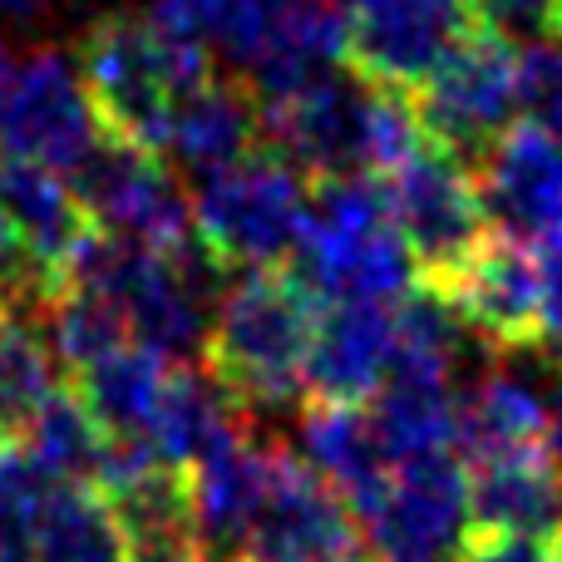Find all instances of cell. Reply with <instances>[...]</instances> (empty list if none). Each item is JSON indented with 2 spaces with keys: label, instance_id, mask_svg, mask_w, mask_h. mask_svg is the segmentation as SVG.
<instances>
[{
  "label": "cell",
  "instance_id": "836d02e7",
  "mask_svg": "<svg viewBox=\"0 0 562 562\" xmlns=\"http://www.w3.org/2000/svg\"><path fill=\"white\" fill-rule=\"evenodd\" d=\"M543 449L553 454V464H558V474H562V385H558V395H553V409H548V435H543Z\"/></svg>",
  "mask_w": 562,
  "mask_h": 562
},
{
  "label": "cell",
  "instance_id": "e0dca14e",
  "mask_svg": "<svg viewBox=\"0 0 562 562\" xmlns=\"http://www.w3.org/2000/svg\"><path fill=\"white\" fill-rule=\"evenodd\" d=\"M474 533L553 543L562 533V474L543 445L469 459Z\"/></svg>",
  "mask_w": 562,
  "mask_h": 562
},
{
  "label": "cell",
  "instance_id": "4316f807",
  "mask_svg": "<svg viewBox=\"0 0 562 562\" xmlns=\"http://www.w3.org/2000/svg\"><path fill=\"white\" fill-rule=\"evenodd\" d=\"M30 454V464L49 479V484H94L99 464H104L109 435L99 429V419L89 415V405L79 400V390L59 385L45 405L30 415V425L15 439Z\"/></svg>",
  "mask_w": 562,
  "mask_h": 562
},
{
  "label": "cell",
  "instance_id": "ba28073f",
  "mask_svg": "<svg viewBox=\"0 0 562 562\" xmlns=\"http://www.w3.org/2000/svg\"><path fill=\"white\" fill-rule=\"evenodd\" d=\"M385 198L425 286L454 277L488 237V213L474 168L459 164L439 144H425L409 164L385 173Z\"/></svg>",
  "mask_w": 562,
  "mask_h": 562
},
{
  "label": "cell",
  "instance_id": "5bb4252c",
  "mask_svg": "<svg viewBox=\"0 0 562 562\" xmlns=\"http://www.w3.org/2000/svg\"><path fill=\"white\" fill-rule=\"evenodd\" d=\"M488 223L518 243H543L562 227V134L518 119L474 164Z\"/></svg>",
  "mask_w": 562,
  "mask_h": 562
},
{
  "label": "cell",
  "instance_id": "7402d4cb",
  "mask_svg": "<svg viewBox=\"0 0 562 562\" xmlns=\"http://www.w3.org/2000/svg\"><path fill=\"white\" fill-rule=\"evenodd\" d=\"M291 10L296 0H148V20L168 40L233 59L243 75L272 55Z\"/></svg>",
  "mask_w": 562,
  "mask_h": 562
},
{
  "label": "cell",
  "instance_id": "7a4b0ae2",
  "mask_svg": "<svg viewBox=\"0 0 562 562\" xmlns=\"http://www.w3.org/2000/svg\"><path fill=\"white\" fill-rule=\"evenodd\" d=\"M291 262H296L291 272L306 281L321 306L336 301L400 306L419 281V267L390 213L385 183L370 173L311 183V213Z\"/></svg>",
  "mask_w": 562,
  "mask_h": 562
},
{
  "label": "cell",
  "instance_id": "44dd1931",
  "mask_svg": "<svg viewBox=\"0 0 562 562\" xmlns=\"http://www.w3.org/2000/svg\"><path fill=\"white\" fill-rule=\"evenodd\" d=\"M296 459L316 479H326L350 508H360L390 474L380 435L360 405L306 400L296 405Z\"/></svg>",
  "mask_w": 562,
  "mask_h": 562
},
{
  "label": "cell",
  "instance_id": "ffe728a7",
  "mask_svg": "<svg viewBox=\"0 0 562 562\" xmlns=\"http://www.w3.org/2000/svg\"><path fill=\"white\" fill-rule=\"evenodd\" d=\"M247 425H252V415H247L243 400H237L213 370L173 366L144 445L154 449L164 464H173L188 474L198 459L213 454V449L227 445L233 435H243Z\"/></svg>",
  "mask_w": 562,
  "mask_h": 562
},
{
  "label": "cell",
  "instance_id": "d590c367",
  "mask_svg": "<svg viewBox=\"0 0 562 562\" xmlns=\"http://www.w3.org/2000/svg\"><path fill=\"white\" fill-rule=\"evenodd\" d=\"M5 69H10V55H5V40H0V79H5Z\"/></svg>",
  "mask_w": 562,
  "mask_h": 562
},
{
  "label": "cell",
  "instance_id": "8d00e7d4",
  "mask_svg": "<svg viewBox=\"0 0 562 562\" xmlns=\"http://www.w3.org/2000/svg\"><path fill=\"white\" fill-rule=\"evenodd\" d=\"M553 562H562V533L553 538Z\"/></svg>",
  "mask_w": 562,
  "mask_h": 562
},
{
  "label": "cell",
  "instance_id": "f35d334b",
  "mask_svg": "<svg viewBox=\"0 0 562 562\" xmlns=\"http://www.w3.org/2000/svg\"><path fill=\"white\" fill-rule=\"evenodd\" d=\"M330 5H346V0H330Z\"/></svg>",
  "mask_w": 562,
  "mask_h": 562
},
{
  "label": "cell",
  "instance_id": "83f0119b",
  "mask_svg": "<svg viewBox=\"0 0 562 562\" xmlns=\"http://www.w3.org/2000/svg\"><path fill=\"white\" fill-rule=\"evenodd\" d=\"M49 494V479L30 464L20 445H0V562H30L35 518Z\"/></svg>",
  "mask_w": 562,
  "mask_h": 562
},
{
  "label": "cell",
  "instance_id": "5b68a950",
  "mask_svg": "<svg viewBox=\"0 0 562 562\" xmlns=\"http://www.w3.org/2000/svg\"><path fill=\"white\" fill-rule=\"evenodd\" d=\"M356 518L375 562H464L474 543L469 469L454 454L395 464Z\"/></svg>",
  "mask_w": 562,
  "mask_h": 562
},
{
  "label": "cell",
  "instance_id": "3957f363",
  "mask_svg": "<svg viewBox=\"0 0 562 562\" xmlns=\"http://www.w3.org/2000/svg\"><path fill=\"white\" fill-rule=\"evenodd\" d=\"M79 75L109 134L164 154L168 119L178 99L213 79V55L168 40L148 15H104L79 40Z\"/></svg>",
  "mask_w": 562,
  "mask_h": 562
},
{
  "label": "cell",
  "instance_id": "484cf974",
  "mask_svg": "<svg viewBox=\"0 0 562 562\" xmlns=\"http://www.w3.org/2000/svg\"><path fill=\"white\" fill-rule=\"evenodd\" d=\"M459 395L454 385L435 380H385L370 400V425L380 435L390 469L409 459L459 454Z\"/></svg>",
  "mask_w": 562,
  "mask_h": 562
},
{
  "label": "cell",
  "instance_id": "74e56055",
  "mask_svg": "<svg viewBox=\"0 0 562 562\" xmlns=\"http://www.w3.org/2000/svg\"><path fill=\"white\" fill-rule=\"evenodd\" d=\"M10 316V301H5V291H0V321H5Z\"/></svg>",
  "mask_w": 562,
  "mask_h": 562
},
{
  "label": "cell",
  "instance_id": "4fadbf2b",
  "mask_svg": "<svg viewBox=\"0 0 562 562\" xmlns=\"http://www.w3.org/2000/svg\"><path fill=\"white\" fill-rule=\"evenodd\" d=\"M286 449L267 445L252 435V425L243 435H233L227 445H217L213 454H203L188 469V498H193V543L203 548L213 562H243L252 528L267 508V494L277 484V464Z\"/></svg>",
  "mask_w": 562,
  "mask_h": 562
},
{
  "label": "cell",
  "instance_id": "ac0fdd59",
  "mask_svg": "<svg viewBox=\"0 0 562 562\" xmlns=\"http://www.w3.org/2000/svg\"><path fill=\"white\" fill-rule=\"evenodd\" d=\"M395 356V306L370 301H336L321 311L316 346H311L306 390L311 400L366 405L380 395Z\"/></svg>",
  "mask_w": 562,
  "mask_h": 562
},
{
  "label": "cell",
  "instance_id": "7c38bea8",
  "mask_svg": "<svg viewBox=\"0 0 562 562\" xmlns=\"http://www.w3.org/2000/svg\"><path fill=\"white\" fill-rule=\"evenodd\" d=\"M243 562H366V533L356 508L286 449Z\"/></svg>",
  "mask_w": 562,
  "mask_h": 562
},
{
  "label": "cell",
  "instance_id": "4dcf8cb0",
  "mask_svg": "<svg viewBox=\"0 0 562 562\" xmlns=\"http://www.w3.org/2000/svg\"><path fill=\"white\" fill-rule=\"evenodd\" d=\"M538 340L562 356V227L538 243Z\"/></svg>",
  "mask_w": 562,
  "mask_h": 562
},
{
  "label": "cell",
  "instance_id": "30bf717a",
  "mask_svg": "<svg viewBox=\"0 0 562 562\" xmlns=\"http://www.w3.org/2000/svg\"><path fill=\"white\" fill-rule=\"evenodd\" d=\"M346 65L360 79L415 94L469 35V0H346Z\"/></svg>",
  "mask_w": 562,
  "mask_h": 562
},
{
  "label": "cell",
  "instance_id": "d6a6232c",
  "mask_svg": "<svg viewBox=\"0 0 562 562\" xmlns=\"http://www.w3.org/2000/svg\"><path fill=\"white\" fill-rule=\"evenodd\" d=\"M134 562H213L198 543H168V548H144Z\"/></svg>",
  "mask_w": 562,
  "mask_h": 562
},
{
  "label": "cell",
  "instance_id": "f546056e",
  "mask_svg": "<svg viewBox=\"0 0 562 562\" xmlns=\"http://www.w3.org/2000/svg\"><path fill=\"white\" fill-rule=\"evenodd\" d=\"M518 75H524V109H528V119L562 134V40H543V45L524 49Z\"/></svg>",
  "mask_w": 562,
  "mask_h": 562
},
{
  "label": "cell",
  "instance_id": "52a82bcc",
  "mask_svg": "<svg viewBox=\"0 0 562 562\" xmlns=\"http://www.w3.org/2000/svg\"><path fill=\"white\" fill-rule=\"evenodd\" d=\"M518 49L494 35H469L425 85L415 89V114L429 144L474 168L524 114V75Z\"/></svg>",
  "mask_w": 562,
  "mask_h": 562
},
{
  "label": "cell",
  "instance_id": "9a60e30c",
  "mask_svg": "<svg viewBox=\"0 0 562 562\" xmlns=\"http://www.w3.org/2000/svg\"><path fill=\"white\" fill-rule=\"evenodd\" d=\"M435 291L488 346L518 350L538 340V257L518 237H484V247Z\"/></svg>",
  "mask_w": 562,
  "mask_h": 562
},
{
  "label": "cell",
  "instance_id": "277c9868",
  "mask_svg": "<svg viewBox=\"0 0 562 562\" xmlns=\"http://www.w3.org/2000/svg\"><path fill=\"white\" fill-rule=\"evenodd\" d=\"M311 213V183L301 168L257 148L243 164L193 183V233L217 267H281L301 243Z\"/></svg>",
  "mask_w": 562,
  "mask_h": 562
},
{
  "label": "cell",
  "instance_id": "d6986e66",
  "mask_svg": "<svg viewBox=\"0 0 562 562\" xmlns=\"http://www.w3.org/2000/svg\"><path fill=\"white\" fill-rule=\"evenodd\" d=\"M257 148H262V109H257L252 85L217 75L178 99L164 138V154L183 173H193V183L217 173V168L243 164Z\"/></svg>",
  "mask_w": 562,
  "mask_h": 562
},
{
  "label": "cell",
  "instance_id": "e575fe53",
  "mask_svg": "<svg viewBox=\"0 0 562 562\" xmlns=\"http://www.w3.org/2000/svg\"><path fill=\"white\" fill-rule=\"evenodd\" d=\"M49 5H55V0H0V15H5V20H25V25H30V20H40Z\"/></svg>",
  "mask_w": 562,
  "mask_h": 562
},
{
  "label": "cell",
  "instance_id": "1f68e13d",
  "mask_svg": "<svg viewBox=\"0 0 562 562\" xmlns=\"http://www.w3.org/2000/svg\"><path fill=\"white\" fill-rule=\"evenodd\" d=\"M464 562H553V543H533V538H488L474 533Z\"/></svg>",
  "mask_w": 562,
  "mask_h": 562
},
{
  "label": "cell",
  "instance_id": "f1b7e54d",
  "mask_svg": "<svg viewBox=\"0 0 562 562\" xmlns=\"http://www.w3.org/2000/svg\"><path fill=\"white\" fill-rule=\"evenodd\" d=\"M479 35H494L514 49L562 40V0H469Z\"/></svg>",
  "mask_w": 562,
  "mask_h": 562
},
{
  "label": "cell",
  "instance_id": "2e32d148",
  "mask_svg": "<svg viewBox=\"0 0 562 562\" xmlns=\"http://www.w3.org/2000/svg\"><path fill=\"white\" fill-rule=\"evenodd\" d=\"M0 227L35 262L49 296L59 291L69 262H75L79 247L94 233V223H89L85 203H79L75 183L65 173L25 164V158H10V154H0Z\"/></svg>",
  "mask_w": 562,
  "mask_h": 562
},
{
  "label": "cell",
  "instance_id": "6da1fadb",
  "mask_svg": "<svg viewBox=\"0 0 562 562\" xmlns=\"http://www.w3.org/2000/svg\"><path fill=\"white\" fill-rule=\"evenodd\" d=\"M321 326V301L286 267L237 272L217 296L207 330V370L243 400L247 415H277L301 405L306 366Z\"/></svg>",
  "mask_w": 562,
  "mask_h": 562
},
{
  "label": "cell",
  "instance_id": "d4e9b609",
  "mask_svg": "<svg viewBox=\"0 0 562 562\" xmlns=\"http://www.w3.org/2000/svg\"><path fill=\"white\" fill-rule=\"evenodd\" d=\"M168 370L173 366L158 350L128 340V346L109 350L104 360L79 370L75 390L109 439H144L158 415V400H164Z\"/></svg>",
  "mask_w": 562,
  "mask_h": 562
},
{
  "label": "cell",
  "instance_id": "8fae6325",
  "mask_svg": "<svg viewBox=\"0 0 562 562\" xmlns=\"http://www.w3.org/2000/svg\"><path fill=\"white\" fill-rule=\"evenodd\" d=\"M366 104L370 79L350 65L316 75L286 94L257 99L262 109V148L286 158L291 168L316 178L366 173Z\"/></svg>",
  "mask_w": 562,
  "mask_h": 562
},
{
  "label": "cell",
  "instance_id": "cb8c5ba5",
  "mask_svg": "<svg viewBox=\"0 0 562 562\" xmlns=\"http://www.w3.org/2000/svg\"><path fill=\"white\" fill-rule=\"evenodd\" d=\"M30 562H134V543L99 484H49Z\"/></svg>",
  "mask_w": 562,
  "mask_h": 562
},
{
  "label": "cell",
  "instance_id": "8992f818",
  "mask_svg": "<svg viewBox=\"0 0 562 562\" xmlns=\"http://www.w3.org/2000/svg\"><path fill=\"white\" fill-rule=\"evenodd\" d=\"M109 128L99 124V109L79 75V59L65 49H35L15 59L0 79V154L25 164L75 173Z\"/></svg>",
  "mask_w": 562,
  "mask_h": 562
},
{
  "label": "cell",
  "instance_id": "603a6c76",
  "mask_svg": "<svg viewBox=\"0 0 562 562\" xmlns=\"http://www.w3.org/2000/svg\"><path fill=\"white\" fill-rule=\"evenodd\" d=\"M553 400L514 366H494L459 395V449L469 459L543 445Z\"/></svg>",
  "mask_w": 562,
  "mask_h": 562
},
{
  "label": "cell",
  "instance_id": "9c48e42d",
  "mask_svg": "<svg viewBox=\"0 0 562 562\" xmlns=\"http://www.w3.org/2000/svg\"><path fill=\"white\" fill-rule=\"evenodd\" d=\"M89 223L109 237H128L144 247L193 243V198L178 188L173 168L154 148L124 144L104 134V144L69 173Z\"/></svg>",
  "mask_w": 562,
  "mask_h": 562
}]
</instances>
